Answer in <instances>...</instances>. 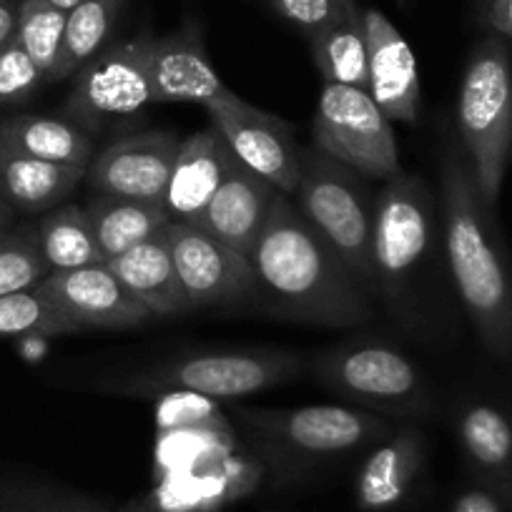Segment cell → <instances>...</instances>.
Returning a JSON list of instances; mask_svg holds the SVG:
<instances>
[{
	"instance_id": "24",
	"label": "cell",
	"mask_w": 512,
	"mask_h": 512,
	"mask_svg": "<svg viewBox=\"0 0 512 512\" xmlns=\"http://www.w3.org/2000/svg\"><path fill=\"white\" fill-rule=\"evenodd\" d=\"M86 214L103 262H111L116 256L126 254L128 249L144 244L171 221L164 204L106 194H93L86 204Z\"/></svg>"
},
{
	"instance_id": "38",
	"label": "cell",
	"mask_w": 512,
	"mask_h": 512,
	"mask_svg": "<svg viewBox=\"0 0 512 512\" xmlns=\"http://www.w3.org/2000/svg\"><path fill=\"white\" fill-rule=\"evenodd\" d=\"M46 3H51L53 8H58V11H63V13H71L73 8H76V6H81L83 0H46Z\"/></svg>"
},
{
	"instance_id": "16",
	"label": "cell",
	"mask_w": 512,
	"mask_h": 512,
	"mask_svg": "<svg viewBox=\"0 0 512 512\" xmlns=\"http://www.w3.org/2000/svg\"><path fill=\"white\" fill-rule=\"evenodd\" d=\"M236 156L226 146L224 136L214 126H206L196 134L181 139L174 171L164 194V206L171 221L199 224L201 214L209 206L211 196L229 174Z\"/></svg>"
},
{
	"instance_id": "36",
	"label": "cell",
	"mask_w": 512,
	"mask_h": 512,
	"mask_svg": "<svg viewBox=\"0 0 512 512\" xmlns=\"http://www.w3.org/2000/svg\"><path fill=\"white\" fill-rule=\"evenodd\" d=\"M18 6H21V0H0V48L16 38Z\"/></svg>"
},
{
	"instance_id": "29",
	"label": "cell",
	"mask_w": 512,
	"mask_h": 512,
	"mask_svg": "<svg viewBox=\"0 0 512 512\" xmlns=\"http://www.w3.org/2000/svg\"><path fill=\"white\" fill-rule=\"evenodd\" d=\"M66 16L68 13L58 11L46 0H21V6H18L16 41L46 73V78H51L58 56H61Z\"/></svg>"
},
{
	"instance_id": "11",
	"label": "cell",
	"mask_w": 512,
	"mask_h": 512,
	"mask_svg": "<svg viewBox=\"0 0 512 512\" xmlns=\"http://www.w3.org/2000/svg\"><path fill=\"white\" fill-rule=\"evenodd\" d=\"M204 108L209 123L224 136L241 166L277 186L282 194L294 196L302 181L307 149L299 146L292 126L284 118L251 106L229 88Z\"/></svg>"
},
{
	"instance_id": "2",
	"label": "cell",
	"mask_w": 512,
	"mask_h": 512,
	"mask_svg": "<svg viewBox=\"0 0 512 512\" xmlns=\"http://www.w3.org/2000/svg\"><path fill=\"white\" fill-rule=\"evenodd\" d=\"M442 226L457 297L485 349L512 354V272L492 236L470 164L455 149L442 154Z\"/></svg>"
},
{
	"instance_id": "37",
	"label": "cell",
	"mask_w": 512,
	"mask_h": 512,
	"mask_svg": "<svg viewBox=\"0 0 512 512\" xmlns=\"http://www.w3.org/2000/svg\"><path fill=\"white\" fill-rule=\"evenodd\" d=\"M16 214H18V211L13 209V206L8 204L6 199H3V194H0V236L6 234L8 229H13V226H16Z\"/></svg>"
},
{
	"instance_id": "20",
	"label": "cell",
	"mask_w": 512,
	"mask_h": 512,
	"mask_svg": "<svg viewBox=\"0 0 512 512\" xmlns=\"http://www.w3.org/2000/svg\"><path fill=\"white\" fill-rule=\"evenodd\" d=\"M166 226L159 234L146 239L144 244L106 262L108 269L118 277V282L128 289V294L151 314V319H171L189 314Z\"/></svg>"
},
{
	"instance_id": "31",
	"label": "cell",
	"mask_w": 512,
	"mask_h": 512,
	"mask_svg": "<svg viewBox=\"0 0 512 512\" xmlns=\"http://www.w3.org/2000/svg\"><path fill=\"white\" fill-rule=\"evenodd\" d=\"M46 81V73L23 51L16 38L0 48V106L26 103Z\"/></svg>"
},
{
	"instance_id": "32",
	"label": "cell",
	"mask_w": 512,
	"mask_h": 512,
	"mask_svg": "<svg viewBox=\"0 0 512 512\" xmlns=\"http://www.w3.org/2000/svg\"><path fill=\"white\" fill-rule=\"evenodd\" d=\"M272 3L279 16L287 18L307 38H314L359 11L357 0H272Z\"/></svg>"
},
{
	"instance_id": "21",
	"label": "cell",
	"mask_w": 512,
	"mask_h": 512,
	"mask_svg": "<svg viewBox=\"0 0 512 512\" xmlns=\"http://www.w3.org/2000/svg\"><path fill=\"white\" fill-rule=\"evenodd\" d=\"M86 181L83 166L53 164L0 146V194L16 211L46 214L66 204Z\"/></svg>"
},
{
	"instance_id": "19",
	"label": "cell",
	"mask_w": 512,
	"mask_h": 512,
	"mask_svg": "<svg viewBox=\"0 0 512 512\" xmlns=\"http://www.w3.org/2000/svg\"><path fill=\"white\" fill-rule=\"evenodd\" d=\"M425 460V440L412 425H400L372 445L359 467L354 495L362 510L382 512L400 505L415 485Z\"/></svg>"
},
{
	"instance_id": "14",
	"label": "cell",
	"mask_w": 512,
	"mask_h": 512,
	"mask_svg": "<svg viewBox=\"0 0 512 512\" xmlns=\"http://www.w3.org/2000/svg\"><path fill=\"white\" fill-rule=\"evenodd\" d=\"M78 332L86 329H136L151 322V314L118 282L108 264L51 272L36 287Z\"/></svg>"
},
{
	"instance_id": "23",
	"label": "cell",
	"mask_w": 512,
	"mask_h": 512,
	"mask_svg": "<svg viewBox=\"0 0 512 512\" xmlns=\"http://www.w3.org/2000/svg\"><path fill=\"white\" fill-rule=\"evenodd\" d=\"M457 437L477 480L512 495V420L490 402H472L460 412Z\"/></svg>"
},
{
	"instance_id": "18",
	"label": "cell",
	"mask_w": 512,
	"mask_h": 512,
	"mask_svg": "<svg viewBox=\"0 0 512 512\" xmlns=\"http://www.w3.org/2000/svg\"><path fill=\"white\" fill-rule=\"evenodd\" d=\"M277 194V186L234 161L196 226L249 256L267 224Z\"/></svg>"
},
{
	"instance_id": "25",
	"label": "cell",
	"mask_w": 512,
	"mask_h": 512,
	"mask_svg": "<svg viewBox=\"0 0 512 512\" xmlns=\"http://www.w3.org/2000/svg\"><path fill=\"white\" fill-rule=\"evenodd\" d=\"M36 234L41 254L51 272H71V269L106 264L91 221H88L86 206L66 201V204L46 211L36 221Z\"/></svg>"
},
{
	"instance_id": "10",
	"label": "cell",
	"mask_w": 512,
	"mask_h": 512,
	"mask_svg": "<svg viewBox=\"0 0 512 512\" xmlns=\"http://www.w3.org/2000/svg\"><path fill=\"white\" fill-rule=\"evenodd\" d=\"M154 36L136 38L108 46L76 73L63 116L96 134L116 118L134 116L154 103L151 93V48Z\"/></svg>"
},
{
	"instance_id": "8",
	"label": "cell",
	"mask_w": 512,
	"mask_h": 512,
	"mask_svg": "<svg viewBox=\"0 0 512 512\" xmlns=\"http://www.w3.org/2000/svg\"><path fill=\"white\" fill-rule=\"evenodd\" d=\"M317 379L377 415H425L432 407L420 367L392 344L349 342L317 359Z\"/></svg>"
},
{
	"instance_id": "7",
	"label": "cell",
	"mask_w": 512,
	"mask_h": 512,
	"mask_svg": "<svg viewBox=\"0 0 512 512\" xmlns=\"http://www.w3.org/2000/svg\"><path fill=\"white\" fill-rule=\"evenodd\" d=\"M435 204L425 181L400 171L374 199L372 274L374 294L397 304L425 262L435 231Z\"/></svg>"
},
{
	"instance_id": "1",
	"label": "cell",
	"mask_w": 512,
	"mask_h": 512,
	"mask_svg": "<svg viewBox=\"0 0 512 512\" xmlns=\"http://www.w3.org/2000/svg\"><path fill=\"white\" fill-rule=\"evenodd\" d=\"M259 294L302 322L357 327L372 319L369 292L312 229L292 196L279 191L249 254Z\"/></svg>"
},
{
	"instance_id": "12",
	"label": "cell",
	"mask_w": 512,
	"mask_h": 512,
	"mask_svg": "<svg viewBox=\"0 0 512 512\" xmlns=\"http://www.w3.org/2000/svg\"><path fill=\"white\" fill-rule=\"evenodd\" d=\"M171 254L184 292L186 312L236 307L259 292L249 256L231 249L194 224L169 221Z\"/></svg>"
},
{
	"instance_id": "27",
	"label": "cell",
	"mask_w": 512,
	"mask_h": 512,
	"mask_svg": "<svg viewBox=\"0 0 512 512\" xmlns=\"http://www.w3.org/2000/svg\"><path fill=\"white\" fill-rule=\"evenodd\" d=\"M123 0H83L66 16L61 56L48 81H66L76 76L88 61L106 51Z\"/></svg>"
},
{
	"instance_id": "28",
	"label": "cell",
	"mask_w": 512,
	"mask_h": 512,
	"mask_svg": "<svg viewBox=\"0 0 512 512\" xmlns=\"http://www.w3.org/2000/svg\"><path fill=\"white\" fill-rule=\"evenodd\" d=\"M51 274L38 246L36 224L13 226L0 236V297L31 292Z\"/></svg>"
},
{
	"instance_id": "3",
	"label": "cell",
	"mask_w": 512,
	"mask_h": 512,
	"mask_svg": "<svg viewBox=\"0 0 512 512\" xmlns=\"http://www.w3.org/2000/svg\"><path fill=\"white\" fill-rule=\"evenodd\" d=\"M457 126L477 194L490 211L512 161V63L500 36L477 43L467 61L457 96Z\"/></svg>"
},
{
	"instance_id": "35",
	"label": "cell",
	"mask_w": 512,
	"mask_h": 512,
	"mask_svg": "<svg viewBox=\"0 0 512 512\" xmlns=\"http://www.w3.org/2000/svg\"><path fill=\"white\" fill-rule=\"evenodd\" d=\"M487 23L495 36L512 38V0H487Z\"/></svg>"
},
{
	"instance_id": "17",
	"label": "cell",
	"mask_w": 512,
	"mask_h": 512,
	"mask_svg": "<svg viewBox=\"0 0 512 512\" xmlns=\"http://www.w3.org/2000/svg\"><path fill=\"white\" fill-rule=\"evenodd\" d=\"M149 71L154 103L206 106L226 91L196 26H184L169 36L156 38Z\"/></svg>"
},
{
	"instance_id": "4",
	"label": "cell",
	"mask_w": 512,
	"mask_h": 512,
	"mask_svg": "<svg viewBox=\"0 0 512 512\" xmlns=\"http://www.w3.org/2000/svg\"><path fill=\"white\" fill-rule=\"evenodd\" d=\"M362 176L317 149H307L302 181L292 199L359 284L374 294L372 219Z\"/></svg>"
},
{
	"instance_id": "5",
	"label": "cell",
	"mask_w": 512,
	"mask_h": 512,
	"mask_svg": "<svg viewBox=\"0 0 512 512\" xmlns=\"http://www.w3.org/2000/svg\"><path fill=\"white\" fill-rule=\"evenodd\" d=\"M246 425L267 455L297 467L342 460L377 445L395 430V425L377 412L342 405L249 412Z\"/></svg>"
},
{
	"instance_id": "34",
	"label": "cell",
	"mask_w": 512,
	"mask_h": 512,
	"mask_svg": "<svg viewBox=\"0 0 512 512\" xmlns=\"http://www.w3.org/2000/svg\"><path fill=\"white\" fill-rule=\"evenodd\" d=\"M18 512H118L106 507L103 502L91 500L83 495H66V497H51V500H41L31 507H23Z\"/></svg>"
},
{
	"instance_id": "6",
	"label": "cell",
	"mask_w": 512,
	"mask_h": 512,
	"mask_svg": "<svg viewBox=\"0 0 512 512\" xmlns=\"http://www.w3.org/2000/svg\"><path fill=\"white\" fill-rule=\"evenodd\" d=\"M302 369V359L292 352L191 354L113 382V392L154 395L176 390L209 400H244L256 392L292 382Z\"/></svg>"
},
{
	"instance_id": "9",
	"label": "cell",
	"mask_w": 512,
	"mask_h": 512,
	"mask_svg": "<svg viewBox=\"0 0 512 512\" xmlns=\"http://www.w3.org/2000/svg\"><path fill=\"white\" fill-rule=\"evenodd\" d=\"M314 149L362 179L384 184L402 171L392 121L362 88L324 83L314 113Z\"/></svg>"
},
{
	"instance_id": "22",
	"label": "cell",
	"mask_w": 512,
	"mask_h": 512,
	"mask_svg": "<svg viewBox=\"0 0 512 512\" xmlns=\"http://www.w3.org/2000/svg\"><path fill=\"white\" fill-rule=\"evenodd\" d=\"M0 146L33 159L83 169H88L93 159L91 134L68 116L21 113L6 118L0 121Z\"/></svg>"
},
{
	"instance_id": "33",
	"label": "cell",
	"mask_w": 512,
	"mask_h": 512,
	"mask_svg": "<svg viewBox=\"0 0 512 512\" xmlns=\"http://www.w3.org/2000/svg\"><path fill=\"white\" fill-rule=\"evenodd\" d=\"M450 512H512V495L477 480L475 485L457 492Z\"/></svg>"
},
{
	"instance_id": "13",
	"label": "cell",
	"mask_w": 512,
	"mask_h": 512,
	"mask_svg": "<svg viewBox=\"0 0 512 512\" xmlns=\"http://www.w3.org/2000/svg\"><path fill=\"white\" fill-rule=\"evenodd\" d=\"M181 139L169 131H144L126 136L98 154L86 169L93 194L164 204Z\"/></svg>"
},
{
	"instance_id": "30",
	"label": "cell",
	"mask_w": 512,
	"mask_h": 512,
	"mask_svg": "<svg viewBox=\"0 0 512 512\" xmlns=\"http://www.w3.org/2000/svg\"><path fill=\"white\" fill-rule=\"evenodd\" d=\"M66 334H78V329L36 289L0 297V339L66 337Z\"/></svg>"
},
{
	"instance_id": "26",
	"label": "cell",
	"mask_w": 512,
	"mask_h": 512,
	"mask_svg": "<svg viewBox=\"0 0 512 512\" xmlns=\"http://www.w3.org/2000/svg\"><path fill=\"white\" fill-rule=\"evenodd\" d=\"M309 43H312L314 66L322 73L324 83L367 91L369 43L362 8L309 38Z\"/></svg>"
},
{
	"instance_id": "15",
	"label": "cell",
	"mask_w": 512,
	"mask_h": 512,
	"mask_svg": "<svg viewBox=\"0 0 512 512\" xmlns=\"http://www.w3.org/2000/svg\"><path fill=\"white\" fill-rule=\"evenodd\" d=\"M364 28L369 43L367 93L392 123H415L422 98L415 51L377 8L364 11Z\"/></svg>"
}]
</instances>
